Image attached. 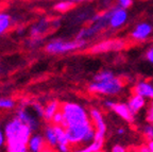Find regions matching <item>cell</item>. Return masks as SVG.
Returning <instances> with one entry per match:
<instances>
[{
  "mask_svg": "<svg viewBox=\"0 0 153 152\" xmlns=\"http://www.w3.org/2000/svg\"><path fill=\"white\" fill-rule=\"evenodd\" d=\"M61 111L64 116V128L81 126L91 122L87 111L79 103L65 102L61 105Z\"/></svg>",
  "mask_w": 153,
  "mask_h": 152,
  "instance_id": "obj_1",
  "label": "cell"
},
{
  "mask_svg": "<svg viewBox=\"0 0 153 152\" xmlns=\"http://www.w3.org/2000/svg\"><path fill=\"white\" fill-rule=\"evenodd\" d=\"M4 134L7 139H14L28 145L33 131L25 124L17 116L10 119L4 126Z\"/></svg>",
  "mask_w": 153,
  "mask_h": 152,
  "instance_id": "obj_2",
  "label": "cell"
},
{
  "mask_svg": "<svg viewBox=\"0 0 153 152\" xmlns=\"http://www.w3.org/2000/svg\"><path fill=\"white\" fill-rule=\"evenodd\" d=\"M87 44L86 39H74V40H65L57 38V39L51 40L45 47L46 52L51 54H62L67 53L74 50L83 49Z\"/></svg>",
  "mask_w": 153,
  "mask_h": 152,
  "instance_id": "obj_3",
  "label": "cell"
},
{
  "mask_svg": "<svg viewBox=\"0 0 153 152\" xmlns=\"http://www.w3.org/2000/svg\"><path fill=\"white\" fill-rule=\"evenodd\" d=\"M123 87V83L117 77L110 80L100 81V82H91L88 85V90L94 94H102V95H116L120 93Z\"/></svg>",
  "mask_w": 153,
  "mask_h": 152,
  "instance_id": "obj_4",
  "label": "cell"
},
{
  "mask_svg": "<svg viewBox=\"0 0 153 152\" xmlns=\"http://www.w3.org/2000/svg\"><path fill=\"white\" fill-rule=\"evenodd\" d=\"M93 128V122L86 124H81V126H74V127H67L65 128L68 137L70 146H80L83 145V140L85 136L87 135L89 131Z\"/></svg>",
  "mask_w": 153,
  "mask_h": 152,
  "instance_id": "obj_5",
  "label": "cell"
},
{
  "mask_svg": "<svg viewBox=\"0 0 153 152\" xmlns=\"http://www.w3.org/2000/svg\"><path fill=\"white\" fill-rule=\"evenodd\" d=\"M124 46H126V42L122 39H106L91 47L89 52L96 54V53H103L108 51H119L123 49Z\"/></svg>",
  "mask_w": 153,
  "mask_h": 152,
  "instance_id": "obj_6",
  "label": "cell"
},
{
  "mask_svg": "<svg viewBox=\"0 0 153 152\" xmlns=\"http://www.w3.org/2000/svg\"><path fill=\"white\" fill-rule=\"evenodd\" d=\"M28 103H22L20 107H18L16 112V116L18 117L20 120L24 122L25 124L29 127L32 131H36L39 128V120H38V117L36 115H33L28 111Z\"/></svg>",
  "mask_w": 153,
  "mask_h": 152,
  "instance_id": "obj_7",
  "label": "cell"
},
{
  "mask_svg": "<svg viewBox=\"0 0 153 152\" xmlns=\"http://www.w3.org/2000/svg\"><path fill=\"white\" fill-rule=\"evenodd\" d=\"M89 116L95 124V139L97 140H104L105 132H106V124L104 122V119L98 109H91L89 111Z\"/></svg>",
  "mask_w": 153,
  "mask_h": 152,
  "instance_id": "obj_8",
  "label": "cell"
},
{
  "mask_svg": "<svg viewBox=\"0 0 153 152\" xmlns=\"http://www.w3.org/2000/svg\"><path fill=\"white\" fill-rule=\"evenodd\" d=\"M128 19V12L126 9H122L121 7H115L112 10V14L110 18V26L111 28L117 29L120 28L122 25L126 24Z\"/></svg>",
  "mask_w": 153,
  "mask_h": 152,
  "instance_id": "obj_9",
  "label": "cell"
},
{
  "mask_svg": "<svg viewBox=\"0 0 153 152\" xmlns=\"http://www.w3.org/2000/svg\"><path fill=\"white\" fill-rule=\"evenodd\" d=\"M153 31V27L148 22H140L133 29L131 32V37L135 40H145L150 36V34Z\"/></svg>",
  "mask_w": 153,
  "mask_h": 152,
  "instance_id": "obj_10",
  "label": "cell"
},
{
  "mask_svg": "<svg viewBox=\"0 0 153 152\" xmlns=\"http://www.w3.org/2000/svg\"><path fill=\"white\" fill-rule=\"evenodd\" d=\"M47 142L45 139V136L39 133L32 134L31 138L28 143V148L30 152H42L47 147Z\"/></svg>",
  "mask_w": 153,
  "mask_h": 152,
  "instance_id": "obj_11",
  "label": "cell"
},
{
  "mask_svg": "<svg viewBox=\"0 0 153 152\" xmlns=\"http://www.w3.org/2000/svg\"><path fill=\"white\" fill-rule=\"evenodd\" d=\"M111 109H112L118 116L121 117L123 120L128 121V122H132V121H133L134 114L131 112V110L129 109L128 104H126V103L114 102Z\"/></svg>",
  "mask_w": 153,
  "mask_h": 152,
  "instance_id": "obj_12",
  "label": "cell"
},
{
  "mask_svg": "<svg viewBox=\"0 0 153 152\" xmlns=\"http://www.w3.org/2000/svg\"><path fill=\"white\" fill-rule=\"evenodd\" d=\"M134 93L143 96V98L153 99V84L146 81L138 82L134 87Z\"/></svg>",
  "mask_w": 153,
  "mask_h": 152,
  "instance_id": "obj_13",
  "label": "cell"
},
{
  "mask_svg": "<svg viewBox=\"0 0 153 152\" xmlns=\"http://www.w3.org/2000/svg\"><path fill=\"white\" fill-rule=\"evenodd\" d=\"M127 104H128V107H129V109L131 110V112L135 115V114H137L143 107H145L146 101H145V98H143V96L134 94V95L129 99Z\"/></svg>",
  "mask_w": 153,
  "mask_h": 152,
  "instance_id": "obj_14",
  "label": "cell"
},
{
  "mask_svg": "<svg viewBox=\"0 0 153 152\" xmlns=\"http://www.w3.org/2000/svg\"><path fill=\"white\" fill-rule=\"evenodd\" d=\"M61 109V105L60 103L57 102L56 100H53L51 102H49L47 105L45 107V112H44V120L49 124L51 122L52 120V117L54 116V114L57 112V111H60Z\"/></svg>",
  "mask_w": 153,
  "mask_h": 152,
  "instance_id": "obj_15",
  "label": "cell"
},
{
  "mask_svg": "<svg viewBox=\"0 0 153 152\" xmlns=\"http://www.w3.org/2000/svg\"><path fill=\"white\" fill-rule=\"evenodd\" d=\"M44 136H45V139L49 147H51V148L57 147V138H56L54 128H53V124H47V126L45 127Z\"/></svg>",
  "mask_w": 153,
  "mask_h": 152,
  "instance_id": "obj_16",
  "label": "cell"
},
{
  "mask_svg": "<svg viewBox=\"0 0 153 152\" xmlns=\"http://www.w3.org/2000/svg\"><path fill=\"white\" fill-rule=\"evenodd\" d=\"M7 152H30L28 145L17 142L14 139H7Z\"/></svg>",
  "mask_w": 153,
  "mask_h": 152,
  "instance_id": "obj_17",
  "label": "cell"
},
{
  "mask_svg": "<svg viewBox=\"0 0 153 152\" xmlns=\"http://www.w3.org/2000/svg\"><path fill=\"white\" fill-rule=\"evenodd\" d=\"M48 28H49V22L46 19H42L38 22V24L32 27L30 33H31L32 37H41V35L47 31Z\"/></svg>",
  "mask_w": 153,
  "mask_h": 152,
  "instance_id": "obj_18",
  "label": "cell"
},
{
  "mask_svg": "<svg viewBox=\"0 0 153 152\" xmlns=\"http://www.w3.org/2000/svg\"><path fill=\"white\" fill-rule=\"evenodd\" d=\"M53 128H54L55 134H56L57 145H69L66 130H65L64 127L63 126H54V124H53Z\"/></svg>",
  "mask_w": 153,
  "mask_h": 152,
  "instance_id": "obj_19",
  "label": "cell"
},
{
  "mask_svg": "<svg viewBox=\"0 0 153 152\" xmlns=\"http://www.w3.org/2000/svg\"><path fill=\"white\" fill-rule=\"evenodd\" d=\"M11 26V17L5 13H0V35L3 34Z\"/></svg>",
  "mask_w": 153,
  "mask_h": 152,
  "instance_id": "obj_20",
  "label": "cell"
},
{
  "mask_svg": "<svg viewBox=\"0 0 153 152\" xmlns=\"http://www.w3.org/2000/svg\"><path fill=\"white\" fill-rule=\"evenodd\" d=\"M74 7V3L70 2V1H64V0H61L60 2L55 3L54 5V10L57 11V12H67V11H69L70 9Z\"/></svg>",
  "mask_w": 153,
  "mask_h": 152,
  "instance_id": "obj_21",
  "label": "cell"
},
{
  "mask_svg": "<svg viewBox=\"0 0 153 152\" xmlns=\"http://www.w3.org/2000/svg\"><path fill=\"white\" fill-rule=\"evenodd\" d=\"M115 75L113 74L110 70H102V72H98L94 77V81L96 82H100V81H105V80H110V79L114 78Z\"/></svg>",
  "mask_w": 153,
  "mask_h": 152,
  "instance_id": "obj_22",
  "label": "cell"
},
{
  "mask_svg": "<svg viewBox=\"0 0 153 152\" xmlns=\"http://www.w3.org/2000/svg\"><path fill=\"white\" fill-rule=\"evenodd\" d=\"M30 105H31L32 110H33L34 114L36 115V116L38 117V118L43 119L44 118V112H45V107L42 105L41 102H31L30 103Z\"/></svg>",
  "mask_w": 153,
  "mask_h": 152,
  "instance_id": "obj_23",
  "label": "cell"
},
{
  "mask_svg": "<svg viewBox=\"0 0 153 152\" xmlns=\"http://www.w3.org/2000/svg\"><path fill=\"white\" fill-rule=\"evenodd\" d=\"M16 102L11 98H0V109L12 110L15 107Z\"/></svg>",
  "mask_w": 153,
  "mask_h": 152,
  "instance_id": "obj_24",
  "label": "cell"
},
{
  "mask_svg": "<svg viewBox=\"0 0 153 152\" xmlns=\"http://www.w3.org/2000/svg\"><path fill=\"white\" fill-rule=\"evenodd\" d=\"M51 124H54V126H63L64 124V116H63L62 111H57L54 114V116L52 117V120H51Z\"/></svg>",
  "mask_w": 153,
  "mask_h": 152,
  "instance_id": "obj_25",
  "label": "cell"
},
{
  "mask_svg": "<svg viewBox=\"0 0 153 152\" xmlns=\"http://www.w3.org/2000/svg\"><path fill=\"white\" fill-rule=\"evenodd\" d=\"M103 144H104V140H97L95 139L91 145H88L87 147L91 149V152H95V151H99V150H102L103 147Z\"/></svg>",
  "mask_w": 153,
  "mask_h": 152,
  "instance_id": "obj_26",
  "label": "cell"
},
{
  "mask_svg": "<svg viewBox=\"0 0 153 152\" xmlns=\"http://www.w3.org/2000/svg\"><path fill=\"white\" fill-rule=\"evenodd\" d=\"M143 134L146 136V138L149 140H153V124H149L148 126H146L143 128Z\"/></svg>",
  "mask_w": 153,
  "mask_h": 152,
  "instance_id": "obj_27",
  "label": "cell"
},
{
  "mask_svg": "<svg viewBox=\"0 0 153 152\" xmlns=\"http://www.w3.org/2000/svg\"><path fill=\"white\" fill-rule=\"evenodd\" d=\"M119 2V7H121L122 9H129L133 3V0H118Z\"/></svg>",
  "mask_w": 153,
  "mask_h": 152,
  "instance_id": "obj_28",
  "label": "cell"
},
{
  "mask_svg": "<svg viewBox=\"0 0 153 152\" xmlns=\"http://www.w3.org/2000/svg\"><path fill=\"white\" fill-rule=\"evenodd\" d=\"M70 145H57V150L60 152H69Z\"/></svg>",
  "mask_w": 153,
  "mask_h": 152,
  "instance_id": "obj_29",
  "label": "cell"
},
{
  "mask_svg": "<svg viewBox=\"0 0 153 152\" xmlns=\"http://www.w3.org/2000/svg\"><path fill=\"white\" fill-rule=\"evenodd\" d=\"M146 57H147V60H148L149 62L152 63V64H153V47H151L150 49H149L148 51H147Z\"/></svg>",
  "mask_w": 153,
  "mask_h": 152,
  "instance_id": "obj_30",
  "label": "cell"
},
{
  "mask_svg": "<svg viewBox=\"0 0 153 152\" xmlns=\"http://www.w3.org/2000/svg\"><path fill=\"white\" fill-rule=\"evenodd\" d=\"M147 121H148L149 124H153V110L152 109H150L147 112Z\"/></svg>",
  "mask_w": 153,
  "mask_h": 152,
  "instance_id": "obj_31",
  "label": "cell"
},
{
  "mask_svg": "<svg viewBox=\"0 0 153 152\" xmlns=\"http://www.w3.org/2000/svg\"><path fill=\"white\" fill-rule=\"evenodd\" d=\"M112 152H127V150H126V148L120 145H115L112 149Z\"/></svg>",
  "mask_w": 153,
  "mask_h": 152,
  "instance_id": "obj_32",
  "label": "cell"
},
{
  "mask_svg": "<svg viewBox=\"0 0 153 152\" xmlns=\"http://www.w3.org/2000/svg\"><path fill=\"white\" fill-rule=\"evenodd\" d=\"M5 139H7V137H5L4 132H2V131L0 130V147L5 143Z\"/></svg>",
  "mask_w": 153,
  "mask_h": 152,
  "instance_id": "obj_33",
  "label": "cell"
},
{
  "mask_svg": "<svg viewBox=\"0 0 153 152\" xmlns=\"http://www.w3.org/2000/svg\"><path fill=\"white\" fill-rule=\"evenodd\" d=\"M74 152H91V149H89V148L86 146V147L78 148V149H76Z\"/></svg>",
  "mask_w": 153,
  "mask_h": 152,
  "instance_id": "obj_34",
  "label": "cell"
},
{
  "mask_svg": "<svg viewBox=\"0 0 153 152\" xmlns=\"http://www.w3.org/2000/svg\"><path fill=\"white\" fill-rule=\"evenodd\" d=\"M113 101H111V100H106V101H104V105L106 107H108V109H111V107H112V105H113Z\"/></svg>",
  "mask_w": 153,
  "mask_h": 152,
  "instance_id": "obj_35",
  "label": "cell"
},
{
  "mask_svg": "<svg viewBox=\"0 0 153 152\" xmlns=\"http://www.w3.org/2000/svg\"><path fill=\"white\" fill-rule=\"evenodd\" d=\"M64 1H70L72 3H79V2H84V1H91V0H64Z\"/></svg>",
  "mask_w": 153,
  "mask_h": 152,
  "instance_id": "obj_36",
  "label": "cell"
},
{
  "mask_svg": "<svg viewBox=\"0 0 153 152\" xmlns=\"http://www.w3.org/2000/svg\"><path fill=\"white\" fill-rule=\"evenodd\" d=\"M147 146H148V148L150 149V151L153 152V140H149L148 145H147Z\"/></svg>",
  "mask_w": 153,
  "mask_h": 152,
  "instance_id": "obj_37",
  "label": "cell"
},
{
  "mask_svg": "<svg viewBox=\"0 0 153 152\" xmlns=\"http://www.w3.org/2000/svg\"><path fill=\"white\" fill-rule=\"evenodd\" d=\"M124 132H126V131H124V129H122V128L118 129V131H117V133L119 134V135H123Z\"/></svg>",
  "mask_w": 153,
  "mask_h": 152,
  "instance_id": "obj_38",
  "label": "cell"
},
{
  "mask_svg": "<svg viewBox=\"0 0 153 152\" xmlns=\"http://www.w3.org/2000/svg\"><path fill=\"white\" fill-rule=\"evenodd\" d=\"M50 148H51V147H49V146H47V147H46V149L44 150V151H42V152H54L52 149H50Z\"/></svg>",
  "mask_w": 153,
  "mask_h": 152,
  "instance_id": "obj_39",
  "label": "cell"
},
{
  "mask_svg": "<svg viewBox=\"0 0 153 152\" xmlns=\"http://www.w3.org/2000/svg\"><path fill=\"white\" fill-rule=\"evenodd\" d=\"M150 109H152V110H153V102L151 103V107H150Z\"/></svg>",
  "mask_w": 153,
  "mask_h": 152,
  "instance_id": "obj_40",
  "label": "cell"
},
{
  "mask_svg": "<svg viewBox=\"0 0 153 152\" xmlns=\"http://www.w3.org/2000/svg\"><path fill=\"white\" fill-rule=\"evenodd\" d=\"M95 152H104L103 150H99V151H95Z\"/></svg>",
  "mask_w": 153,
  "mask_h": 152,
  "instance_id": "obj_41",
  "label": "cell"
},
{
  "mask_svg": "<svg viewBox=\"0 0 153 152\" xmlns=\"http://www.w3.org/2000/svg\"><path fill=\"white\" fill-rule=\"evenodd\" d=\"M0 72H1V67H0Z\"/></svg>",
  "mask_w": 153,
  "mask_h": 152,
  "instance_id": "obj_42",
  "label": "cell"
},
{
  "mask_svg": "<svg viewBox=\"0 0 153 152\" xmlns=\"http://www.w3.org/2000/svg\"><path fill=\"white\" fill-rule=\"evenodd\" d=\"M133 152H139V151H133Z\"/></svg>",
  "mask_w": 153,
  "mask_h": 152,
  "instance_id": "obj_43",
  "label": "cell"
}]
</instances>
